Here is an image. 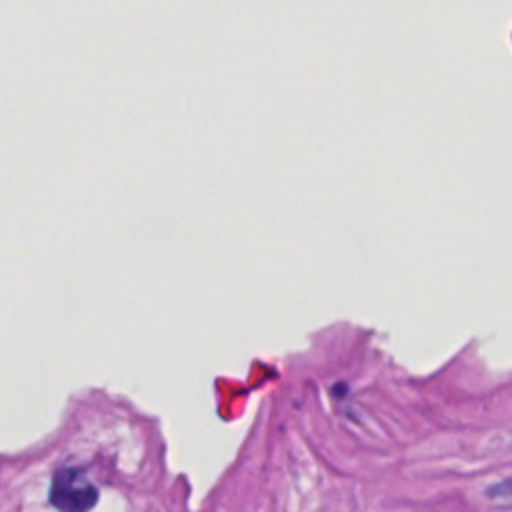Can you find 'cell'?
Instances as JSON below:
<instances>
[{
  "label": "cell",
  "instance_id": "6da1fadb",
  "mask_svg": "<svg viewBox=\"0 0 512 512\" xmlns=\"http://www.w3.org/2000/svg\"><path fill=\"white\" fill-rule=\"evenodd\" d=\"M58 512H88L98 500V486L78 466H62L54 472L48 492Z\"/></svg>",
  "mask_w": 512,
  "mask_h": 512
}]
</instances>
